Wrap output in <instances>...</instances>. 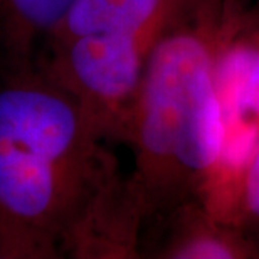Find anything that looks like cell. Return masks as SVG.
I'll return each mask as SVG.
<instances>
[{"instance_id": "1", "label": "cell", "mask_w": 259, "mask_h": 259, "mask_svg": "<svg viewBox=\"0 0 259 259\" xmlns=\"http://www.w3.org/2000/svg\"><path fill=\"white\" fill-rule=\"evenodd\" d=\"M217 10L210 2L172 25L145 64L126 140L135 147L128 190L145 222L200 202L224 148L214 74Z\"/></svg>"}, {"instance_id": "2", "label": "cell", "mask_w": 259, "mask_h": 259, "mask_svg": "<svg viewBox=\"0 0 259 259\" xmlns=\"http://www.w3.org/2000/svg\"><path fill=\"white\" fill-rule=\"evenodd\" d=\"M140 227L113 160L56 163L0 137V259L128 256Z\"/></svg>"}, {"instance_id": "3", "label": "cell", "mask_w": 259, "mask_h": 259, "mask_svg": "<svg viewBox=\"0 0 259 259\" xmlns=\"http://www.w3.org/2000/svg\"><path fill=\"white\" fill-rule=\"evenodd\" d=\"M214 74L224 121L221 162L200 204L217 219L232 222L241 175L259 135V25L217 15Z\"/></svg>"}, {"instance_id": "4", "label": "cell", "mask_w": 259, "mask_h": 259, "mask_svg": "<svg viewBox=\"0 0 259 259\" xmlns=\"http://www.w3.org/2000/svg\"><path fill=\"white\" fill-rule=\"evenodd\" d=\"M0 137L56 163H105L103 133L81 101L40 69L0 77Z\"/></svg>"}, {"instance_id": "5", "label": "cell", "mask_w": 259, "mask_h": 259, "mask_svg": "<svg viewBox=\"0 0 259 259\" xmlns=\"http://www.w3.org/2000/svg\"><path fill=\"white\" fill-rule=\"evenodd\" d=\"M209 2L210 0H74L44 39L40 51L93 34L158 39L172 25Z\"/></svg>"}, {"instance_id": "6", "label": "cell", "mask_w": 259, "mask_h": 259, "mask_svg": "<svg viewBox=\"0 0 259 259\" xmlns=\"http://www.w3.org/2000/svg\"><path fill=\"white\" fill-rule=\"evenodd\" d=\"M74 0H0V77L37 69L44 39Z\"/></svg>"}, {"instance_id": "7", "label": "cell", "mask_w": 259, "mask_h": 259, "mask_svg": "<svg viewBox=\"0 0 259 259\" xmlns=\"http://www.w3.org/2000/svg\"><path fill=\"white\" fill-rule=\"evenodd\" d=\"M172 236L162 256L175 259H242L256 247L239 226L217 219L200 202H187L174 212Z\"/></svg>"}, {"instance_id": "8", "label": "cell", "mask_w": 259, "mask_h": 259, "mask_svg": "<svg viewBox=\"0 0 259 259\" xmlns=\"http://www.w3.org/2000/svg\"><path fill=\"white\" fill-rule=\"evenodd\" d=\"M234 221L241 229L259 232V135L241 175Z\"/></svg>"}]
</instances>
